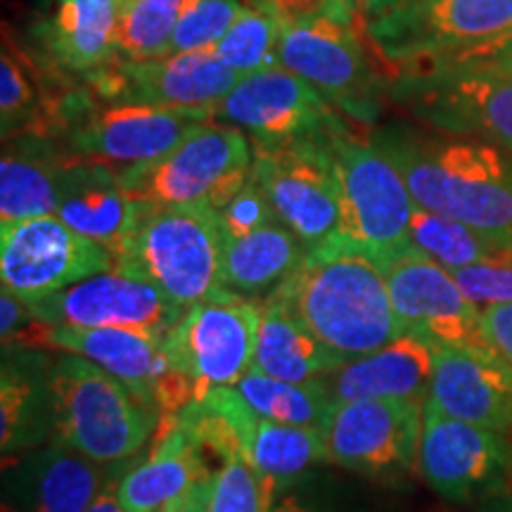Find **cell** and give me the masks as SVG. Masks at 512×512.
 <instances>
[{
    "label": "cell",
    "mask_w": 512,
    "mask_h": 512,
    "mask_svg": "<svg viewBox=\"0 0 512 512\" xmlns=\"http://www.w3.org/2000/svg\"><path fill=\"white\" fill-rule=\"evenodd\" d=\"M252 174L278 221L306 247H316L337 235L342 207L328 138L283 145L254 143Z\"/></svg>",
    "instance_id": "7c38bea8"
},
{
    "label": "cell",
    "mask_w": 512,
    "mask_h": 512,
    "mask_svg": "<svg viewBox=\"0 0 512 512\" xmlns=\"http://www.w3.org/2000/svg\"><path fill=\"white\" fill-rule=\"evenodd\" d=\"M278 62L309 81L332 105L351 112L370 110L375 76L351 22L335 17L283 19Z\"/></svg>",
    "instance_id": "ac0fdd59"
},
{
    "label": "cell",
    "mask_w": 512,
    "mask_h": 512,
    "mask_svg": "<svg viewBox=\"0 0 512 512\" xmlns=\"http://www.w3.org/2000/svg\"><path fill=\"white\" fill-rule=\"evenodd\" d=\"M418 472L448 503H484L508 489L512 444L503 432L448 418L425 403Z\"/></svg>",
    "instance_id": "4fadbf2b"
},
{
    "label": "cell",
    "mask_w": 512,
    "mask_h": 512,
    "mask_svg": "<svg viewBox=\"0 0 512 512\" xmlns=\"http://www.w3.org/2000/svg\"><path fill=\"white\" fill-rule=\"evenodd\" d=\"M406 3H413V0H358V8H361V12L368 19V17L380 15V12L399 8V5H406Z\"/></svg>",
    "instance_id": "bcb514c9"
},
{
    "label": "cell",
    "mask_w": 512,
    "mask_h": 512,
    "mask_svg": "<svg viewBox=\"0 0 512 512\" xmlns=\"http://www.w3.org/2000/svg\"><path fill=\"white\" fill-rule=\"evenodd\" d=\"M124 470H126V467H124ZM124 470H121V472H124ZM121 472H119V475H121ZM119 475H114L110 482L102 486V491L98 496H95V501L88 505L86 512H131V510H126L124 505H121L119 496H117Z\"/></svg>",
    "instance_id": "ee69618b"
},
{
    "label": "cell",
    "mask_w": 512,
    "mask_h": 512,
    "mask_svg": "<svg viewBox=\"0 0 512 512\" xmlns=\"http://www.w3.org/2000/svg\"><path fill=\"white\" fill-rule=\"evenodd\" d=\"M448 418L508 434L512 427V366L494 351H434L427 401Z\"/></svg>",
    "instance_id": "603a6c76"
},
{
    "label": "cell",
    "mask_w": 512,
    "mask_h": 512,
    "mask_svg": "<svg viewBox=\"0 0 512 512\" xmlns=\"http://www.w3.org/2000/svg\"><path fill=\"white\" fill-rule=\"evenodd\" d=\"M477 512H512V496L498 494L494 498H486V501L479 505Z\"/></svg>",
    "instance_id": "7dc6e473"
},
{
    "label": "cell",
    "mask_w": 512,
    "mask_h": 512,
    "mask_svg": "<svg viewBox=\"0 0 512 512\" xmlns=\"http://www.w3.org/2000/svg\"><path fill=\"white\" fill-rule=\"evenodd\" d=\"M268 512H330V510L320 508L318 503H313L309 498L299 494H278L273 498L271 510Z\"/></svg>",
    "instance_id": "f6af8a7d"
},
{
    "label": "cell",
    "mask_w": 512,
    "mask_h": 512,
    "mask_svg": "<svg viewBox=\"0 0 512 512\" xmlns=\"http://www.w3.org/2000/svg\"><path fill=\"white\" fill-rule=\"evenodd\" d=\"M418 207L463 221L512 247V152L472 136L387 131L375 138Z\"/></svg>",
    "instance_id": "7a4b0ae2"
},
{
    "label": "cell",
    "mask_w": 512,
    "mask_h": 512,
    "mask_svg": "<svg viewBox=\"0 0 512 512\" xmlns=\"http://www.w3.org/2000/svg\"><path fill=\"white\" fill-rule=\"evenodd\" d=\"M121 0H50L41 43L57 67L93 76L117 60Z\"/></svg>",
    "instance_id": "83f0119b"
},
{
    "label": "cell",
    "mask_w": 512,
    "mask_h": 512,
    "mask_svg": "<svg viewBox=\"0 0 512 512\" xmlns=\"http://www.w3.org/2000/svg\"><path fill=\"white\" fill-rule=\"evenodd\" d=\"M261 304L221 290L183 311L166 332L164 354L188 382L195 399L211 389L235 387L252 370L261 325Z\"/></svg>",
    "instance_id": "52a82bcc"
},
{
    "label": "cell",
    "mask_w": 512,
    "mask_h": 512,
    "mask_svg": "<svg viewBox=\"0 0 512 512\" xmlns=\"http://www.w3.org/2000/svg\"><path fill=\"white\" fill-rule=\"evenodd\" d=\"M425 403L356 399L335 403L323 425L328 463L394 482L418 472Z\"/></svg>",
    "instance_id": "8fae6325"
},
{
    "label": "cell",
    "mask_w": 512,
    "mask_h": 512,
    "mask_svg": "<svg viewBox=\"0 0 512 512\" xmlns=\"http://www.w3.org/2000/svg\"><path fill=\"white\" fill-rule=\"evenodd\" d=\"M373 256L387 278L403 332L434 347L494 351L484 337L482 309L467 297L448 268L413 249Z\"/></svg>",
    "instance_id": "30bf717a"
},
{
    "label": "cell",
    "mask_w": 512,
    "mask_h": 512,
    "mask_svg": "<svg viewBox=\"0 0 512 512\" xmlns=\"http://www.w3.org/2000/svg\"><path fill=\"white\" fill-rule=\"evenodd\" d=\"M31 347H50L79 354L98 363L107 373L152 403L164 418L176 415L195 401L188 382L171 368L164 354V337L131 328H69V325H38Z\"/></svg>",
    "instance_id": "9a60e30c"
},
{
    "label": "cell",
    "mask_w": 512,
    "mask_h": 512,
    "mask_svg": "<svg viewBox=\"0 0 512 512\" xmlns=\"http://www.w3.org/2000/svg\"><path fill=\"white\" fill-rule=\"evenodd\" d=\"M399 95L422 121L512 152V76L494 72L403 74Z\"/></svg>",
    "instance_id": "e0dca14e"
},
{
    "label": "cell",
    "mask_w": 512,
    "mask_h": 512,
    "mask_svg": "<svg viewBox=\"0 0 512 512\" xmlns=\"http://www.w3.org/2000/svg\"><path fill=\"white\" fill-rule=\"evenodd\" d=\"M273 297L347 361L403 335L382 266L368 249L337 235L306 249Z\"/></svg>",
    "instance_id": "6da1fadb"
},
{
    "label": "cell",
    "mask_w": 512,
    "mask_h": 512,
    "mask_svg": "<svg viewBox=\"0 0 512 512\" xmlns=\"http://www.w3.org/2000/svg\"><path fill=\"white\" fill-rule=\"evenodd\" d=\"M482 328L489 347L512 366V304L484 306Z\"/></svg>",
    "instance_id": "7bdbcfd3"
},
{
    "label": "cell",
    "mask_w": 512,
    "mask_h": 512,
    "mask_svg": "<svg viewBox=\"0 0 512 512\" xmlns=\"http://www.w3.org/2000/svg\"><path fill=\"white\" fill-rule=\"evenodd\" d=\"M185 0H124L119 8L117 53L131 62L171 53Z\"/></svg>",
    "instance_id": "d590c367"
},
{
    "label": "cell",
    "mask_w": 512,
    "mask_h": 512,
    "mask_svg": "<svg viewBox=\"0 0 512 512\" xmlns=\"http://www.w3.org/2000/svg\"><path fill=\"white\" fill-rule=\"evenodd\" d=\"M211 117L174 107L117 102L86 114L69 136L74 155L105 164L138 166L171 152L200 121Z\"/></svg>",
    "instance_id": "ffe728a7"
},
{
    "label": "cell",
    "mask_w": 512,
    "mask_h": 512,
    "mask_svg": "<svg viewBox=\"0 0 512 512\" xmlns=\"http://www.w3.org/2000/svg\"><path fill=\"white\" fill-rule=\"evenodd\" d=\"M512 27V0H413L368 17V38L399 67L437 60Z\"/></svg>",
    "instance_id": "ba28073f"
},
{
    "label": "cell",
    "mask_w": 512,
    "mask_h": 512,
    "mask_svg": "<svg viewBox=\"0 0 512 512\" xmlns=\"http://www.w3.org/2000/svg\"><path fill=\"white\" fill-rule=\"evenodd\" d=\"M453 275L479 309L491 304H512V254L458 268Z\"/></svg>",
    "instance_id": "ab89813d"
},
{
    "label": "cell",
    "mask_w": 512,
    "mask_h": 512,
    "mask_svg": "<svg viewBox=\"0 0 512 512\" xmlns=\"http://www.w3.org/2000/svg\"><path fill=\"white\" fill-rule=\"evenodd\" d=\"M226 245L219 209L211 204L143 202L117 252L114 268L155 285L190 309L221 290Z\"/></svg>",
    "instance_id": "3957f363"
},
{
    "label": "cell",
    "mask_w": 512,
    "mask_h": 512,
    "mask_svg": "<svg viewBox=\"0 0 512 512\" xmlns=\"http://www.w3.org/2000/svg\"><path fill=\"white\" fill-rule=\"evenodd\" d=\"M46 325L69 328H131L166 337L181 320V306L166 294L119 268L91 275L67 290L29 304Z\"/></svg>",
    "instance_id": "d6986e66"
},
{
    "label": "cell",
    "mask_w": 512,
    "mask_h": 512,
    "mask_svg": "<svg viewBox=\"0 0 512 512\" xmlns=\"http://www.w3.org/2000/svg\"><path fill=\"white\" fill-rule=\"evenodd\" d=\"M347 358L325 347L278 297L268 294L261 304L259 339L252 370L287 382L325 380Z\"/></svg>",
    "instance_id": "f1b7e54d"
},
{
    "label": "cell",
    "mask_w": 512,
    "mask_h": 512,
    "mask_svg": "<svg viewBox=\"0 0 512 512\" xmlns=\"http://www.w3.org/2000/svg\"><path fill=\"white\" fill-rule=\"evenodd\" d=\"M254 150L233 124L200 121L155 162L121 169V183L136 200L157 204H211L223 209L252 176Z\"/></svg>",
    "instance_id": "5b68a950"
},
{
    "label": "cell",
    "mask_w": 512,
    "mask_h": 512,
    "mask_svg": "<svg viewBox=\"0 0 512 512\" xmlns=\"http://www.w3.org/2000/svg\"><path fill=\"white\" fill-rule=\"evenodd\" d=\"M159 512H197L195 505H192V498H190V491L185 496L178 498V501L169 503L166 508H162Z\"/></svg>",
    "instance_id": "c3c4849f"
},
{
    "label": "cell",
    "mask_w": 512,
    "mask_h": 512,
    "mask_svg": "<svg viewBox=\"0 0 512 512\" xmlns=\"http://www.w3.org/2000/svg\"><path fill=\"white\" fill-rule=\"evenodd\" d=\"M223 228H226V235H242L249 233V230L266 226L278 219L275 211L268 202V197L261 190V185L256 183L254 174L249 176V181L242 185V188L230 197L226 207L219 209Z\"/></svg>",
    "instance_id": "60d3db41"
},
{
    "label": "cell",
    "mask_w": 512,
    "mask_h": 512,
    "mask_svg": "<svg viewBox=\"0 0 512 512\" xmlns=\"http://www.w3.org/2000/svg\"><path fill=\"white\" fill-rule=\"evenodd\" d=\"M91 79L102 98L114 102H145L214 119L216 107L242 76L230 69L214 48H204L140 62L117 57Z\"/></svg>",
    "instance_id": "2e32d148"
},
{
    "label": "cell",
    "mask_w": 512,
    "mask_h": 512,
    "mask_svg": "<svg viewBox=\"0 0 512 512\" xmlns=\"http://www.w3.org/2000/svg\"><path fill=\"white\" fill-rule=\"evenodd\" d=\"M283 19L335 17L354 22L358 0H266Z\"/></svg>",
    "instance_id": "b9f144b4"
},
{
    "label": "cell",
    "mask_w": 512,
    "mask_h": 512,
    "mask_svg": "<svg viewBox=\"0 0 512 512\" xmlns=\"http://www.w3.org/2000/svg\"><path fill=\"white\" fill-rule=\"evenodd\" d=\"M510 254H512V247H510Z\"/></svg>",
    "instance_id": "f907efd6"
},
{
    "label": "cell",
    "mask_w": 512,
    "mask_h": 512,
    "mask_svg": "<svg viewBox=\"0 0 512 512\" xmlns=\"http://www.w3.org/2000/svg\"><path fill=\"white\" fill-rule=\"evenodd\" d=\"M510 437H512V427H510Z\"/></svg>",
    "instance_id": "681fc988"
},
{
    "label": "cell",
    "mask_w": 512,
    "mask_h": 512,
    "mask_svg": "<svg viewBox=\"0 0 512 512\" xmlns=\"http://www.w3.org/2000/svg\"><path fill=\"white\" fill-rule=\"evenodd\" d=\"M164 432L140 463L126 465L117 479V496L131 512H159L188 494L209 467L204 448L197 444L178 415L162 420Z\"/></svg>",
    "instance_id": "484cf974"
},
{
    "label": "cell",
    "mask_w": 512,
    "mask_h": 512,
    "mask_svg": "<svg viewBox=\"0 0 512 512\" xmlns=\"http://www.w3.org/2000/svg\"><path fill=\"white\" fill-rule=\"evenodd\" d=\"M283 17L266 0H249L214 50L240 76L275 67Z\"/></svg>",
    "instance_id": "e575fe53"
},
{
    "label": "cell",
    "mask_w": 512,
    "mask_h": 512,
    "mask_svg": "<svg viewBox=\"0 0 512 512\" xmlns=\"http://www.w3.org/2000/svg\"><path fill=\"white\" fill-rule=\"evenodd\" d=\"M55 441L100 465L128 463L159 430L164 415L152 403L79 354H60L48 366Z\"/></svg>",
    "instance_id": "277c9868"
},
{
    "label": "cell",
    "mask_w": 512,
    "mask_h": 512,
    "mask_svg": "<svg viewBox=\"0 0 512 512\" xmlns=\"http://www.w3.org/2000/svg\"><path fill=\"white\" fill-rule=\"evenodd\" d=\"M408 247L427 256V259L437 261L451 273L458 268L479 264V261L510 254L496 240L467 226V223L451 219V216H441L437 211L422 209L418 204H415L411 226H408Z\"/></svg>",
    "instance_id": "d6a6232c"
},
{
    "label": "cell",
    "mask_w": 512,
    "mask_h": 512,
    "mask_svg": "<svg viewBox=\"0 0 512 512\" xmlns=\"http://www.w3.org/2000/svg\"><path fill=\"white\" fill-rule=\"evenodd\" d=\"M306 249L309 247L278 219L249 233L226 235L221 287L245 297L273 294L299 266Z\"/></svg>",
    "instance_id": "f546056e"
},
{
    "label": "cell",
    "mask_w": 512,
    "mask_h": 512,
    "mask_svg": "<svg viewBox=\"0 0 512 512\" xmlns=\"http://www.w3.org/2000/svg\"><path fill=\"white\" fill-rule=\"evenodd\" d=\"M444 72H512V27L489 41L463 48L458 53L427 60L403 69V74H444Z\"/></svg>",
    "instance_id": "f35d334b"
},
{
    "label": "cell",
    "mask_w": 512,
    "mask_h": 512,
    "mask_svg": "<svg viewBox=\"0 0 512 512\" xmlns=\"http://www.w3.org/2000/svg\"><path fill=\"white\" fill-rule=\"evenodd\" d=\"M64 159L36 143L5 147L0 159V223L57 214Z\"/></svg>",
    "instance_id": "4dcf8cb0"
},
{
    "label": "cell",
    "mask_w": 512,
    "mask_h": 512,
    "mask_svg": "<svg viewBox=\"0 0 512 512\" xmlns=\"http://www.w3.org/2000/svg\"><path fill=\"white\" fill-rule=\"evenodd\" d=\"M221 415L240 451L256 467L261 477L273 486L275 496L318 463H328V446L323 430L316 427L283 425L261 418L235 387L211 389L202 396Z\"/></svg>",
    "instance_id": "7402d4cb"
},
{
    "label": "cell",
    "mask_w": 512,
    "mask_h": 512,
    "mask_svg": "<svg viewBox=\"0 0 512 512\" xmlns=\"http://www.w3.org/2000/svg\"><path fill=\"white\" fill-rule=\"evenodd\" d=\"M114 254L57 214L0 223V280L27 304L112 271Z\"/></svg>",
    "instance_id": "9c48e42d"
},
{
    "label": "cell",
    "mask_w": 512,
    "mask_h": 512,
    "mask_svg": "<svg viewBox=\"0 0 512 512\" xmlns=\"http://www.w3.org/2000/svg\"><path fill=\"white\" fill-rule=\"evenodd\" d=\"M214 119L238 126L261 145L330 138L344 131L332 102L283 64L242 76L216 107Z\"/></svg>",
    "instance_id": "5bb4252c"
},
{
    "label": "cell",
    "mask_w": 512,
    "mask_h": 512,
    "mask_svg": "<svg viewBox=\"0 0 512 512\" xmlns=\"http://www.w3.org/2000/svg\"><path fill=\"white\" fill-rule=\"evenodd\" d=\"M242 5V0H185L171 41V53L214 48L233 27Z\"/></svg>",
    "instance_id": "74e56055"
},
{
    "label": "cell",
    "mask_w": 512,
    "mask_h": 512,
    "mask_svg": "<svg viewBox=\"0 0 512 512\" xmlns=\"http://www.w3.org/2000/svg\"><path fill=\"white\" fill-rule=\"evenodd\" d=\"M434 351V344L403 332L382 349L351 358L325 380L335 403L356 399L425 403L434 373Z\"/></svg>",
    "instance_id": "d4e9b609"
},
{
    "label": "cell",
    "mask_w": 512,
    "mask_h": 512,
    "mask_svg": "<svg viewBox=\"0 0 512 512\" xmlns=\"http://www.w3.org/2000/svg\"><path fill=\"white\" fill-rule=\"evenodd\" d=\"M508 74H510V76H512V72H508Z\"/></svg>",
    "instance_id": "816d5d0a"
},
{
    "label": "cell",
    "mask_w": 512,
    "mask_h": 512,
    "mask_svg": "<svg viewBox=\"0 0 512 512\" xmlns=\"http://www.w3.org/2000/svg\"><path fill=\"white\" fill-rule=\"evenodd\" d=\"M235 389L261 418L283 422V425L323 430L325 420L330 418L332 408H335L328 380L287 382L249 370L235 384Z\"/></svg>",
    "instance_id": "1f68e13d"
},
{
    "label": "cell",
    "mask_w": 512,
    "mask_h": 512,
    "mask_svg": "<svg viewBox=\"0 0 512 512\" xmlns=\"http://www.w3.org/2000/svg\"><path fill=\"white\" fill-rule=\"evenodd\" d=\"M50 358L36 347H3L0 370V448L3 458L55 441Z\"/></svg>",
    "instance_id": "4316f807"
},
{
    "label": "cell",
    "mask_w": 512,
    "mask_h": 512,
    "mask_svg": "<svg viewBox=\"0 0 512 512\" xmlns=\"http://www.w3.org/2000/svg\"><path fill=\"white\" fill-rule=\"evenodd\" d=\"M41 95H38V79L31 72L29 57L10 41L3 38L0 53V128L3 138L15 136L22 128H29L36 119Z\"/></svg>",
    "instance_id": "8d00e7d4"
},
{
    "label": "cell",
    "mask_w": 512,
    "mask_h": 512,
    "mask_svg": "<svg viewBox=\"0 0 512 512\" xmlns=\"http://www.w3.org/2000/svg\"><path fill=\"white\" fill-rule=\"evenodd\" d=\"M121 3H124V0H121Z\"/></svg>",
    "instance_id": "f5cc1de1"
},
{
    "label": "cell",
    "mask_w": 512,
    "mask_h": 512,
    "mask_svg": "<svg viewBox=\"0 0 512 512\" xmlns=\"http://www.w3.org/2000/svg\"><path fill=\"white\" fill-rule=\"evenodd\" d=\"M138 209L140 200L124 188L112 164L79 155L64 159L57 216L81 235L114 254L136 221Z\"/></svg>",
    "instance_id": "cb8c5ba5"
},
{
    "label": "cell",
    "mask_w": 512,
    "mask_h": 512,
    "mask_svg": "<svg viewBox=\"0 0 512 512\" xmlns=\"http://www.w3.org/2000/svg\"><path fill=\"white\" fill-rule=\"evenodd\" d=\"M124 463L100 465L60 441L10 456L3 496L10 512H86Z\"/></svg>",
    "instance_id": "44dd1931"
},
{
    "label": "cell",
    "mask_w": 512,
    "mask_h": 512,
    "mask_svg": "<svg viewBox=\"0 0 512 512\" xmlns=\"http://www.w3.org/2000/svg\"><path fill=\"white\" fill-rule=\"evenodd\" d=\"M339 207L337 238L368 249L394 254L408 247V226L415 200L399 166L377 140H358L344 131L328 138Z\"/></svg>",
    "instance_id": "8992f818"
},
{
    "label": "cell",
    "mask_w": 512,
    "mask_h": 512,
    "mask_svg": "<svg viewBox=\"0 0 512 512\" xmlns=\"http://www.w3.org/2000/svg\"><path fill=\"white\" fill-rule=\"evenodd\" d=\"M192 498L197 512H268L275 491L245 453L233 451L192 486Z\"/></svg>",
    "instance_id": "836d02e7"
}]
</instances>
